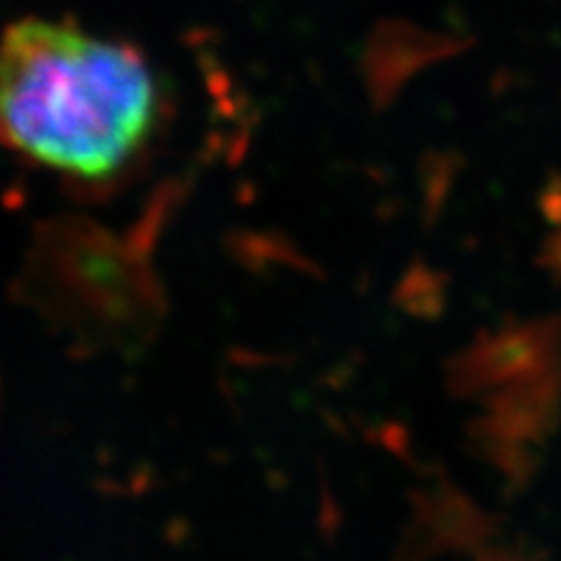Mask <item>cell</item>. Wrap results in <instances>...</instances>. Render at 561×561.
I'll return each mask as SVG.
<instances>
[{
  "label": "cell",
  "mask_w": 561,
  "mask_h": 561,
  "mask_svg": "<svg viewBox=\"0 0 561 561\" xmlns=\"http://www.w3.org/2000/svg\"><path fill=\"white\" fill-rule=\"evenodd\" d=\"M157 111V80L127 43L47 20L0 38V140L35 164L111 179L146 148Z\"/></svg>",
  "instance_id": "cell-1"
}]
</instances>
